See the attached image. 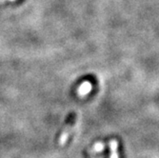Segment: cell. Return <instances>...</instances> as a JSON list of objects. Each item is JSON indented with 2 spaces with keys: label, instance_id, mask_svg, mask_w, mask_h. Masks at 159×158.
<instances>
[{
  "label": "cell",
  "instance_id": "6da1fadb",
  "mask_svg": "<svg viewBox=\"0 0 159 158\" xmlns=\"http://www.w3.org/2000/svg\"><path fill=\"white\" fill-rule=\"evenodd\" d=\"M76 120H77V116H76V113L75 112H71L69 117H68V120L65 124V127L63 129V131L61 132L60 135H59V138H58V144L60 146H64L66 144L67 140L69 139L71 132L74 130V127L76 123Z\"/></svg>",
  "mask_w": 159,
  "mask_h": 158
},
{
  "label": "cell",
  "instance_id": "7a4b0ae2",
  "mask_svg": "<svg viewBox=\"0 0 159 158\" xmlns=\"http://www.w3.org/2000/svg\"><path fill=\"white\" fill-rule=\"evenodd\" d=\"M93 90V85L90 81H84L78 88V94L83 97V96H86L88 93H90Z\"/></svg>",
  "mask_w": 159,
  "mask_h": 158
},
{
  "label": "cell",
  "instance_id": "3957f363",
  "mask_svg": "<svg viewBox=\"0 0 159 158\" xmlns=\"http://www.w3.org/2000/svg\"><path fill=\"white\" fill-rule=\"evenodd\" d=\"M110 149H111V157L110 158H119L118 155V142L112 139L110 141Z\"/></svg>",
  "mask_w": 159,
  "mask_h": 158
},
{
  "label": "cell",
  "instance_id": "277c9868",
  "mask_svg": "<svg viewBox=\"0 0 159 158\" xmlns=\"http://www.w3.org/2000/svg\"><path fill=\"white\" fill-rule=\"evenodd\" d=\"M104 149H105V144H104V143L98 142V143H95V144L89 150V153L93 154V153L100 152V151H102Z\"/></svg>",
  "mask_w": 159,
  "mask_h": 158
},
{
  "label": "cell",
  "instance_id": "5b68a950",
  "mask_svg": "<svg viewBox=\"0 0 159 158\" xmlns=\"http://www.w3.org/2000/svg\"><path fill=\"white\" fill-rule=\"evenodd\" d=\"M4 1H7V0H0V3H1V2H4Z\"/></svg>",
  "mask_w": 159,
  "mask_h": 158
}]
</instances>
